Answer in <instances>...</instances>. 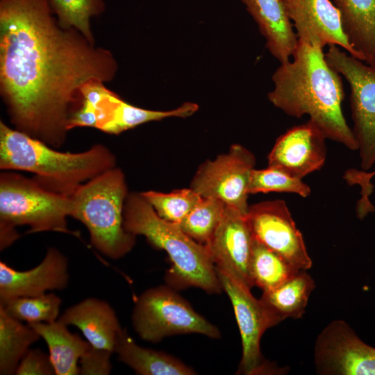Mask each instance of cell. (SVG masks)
I'll return each mask as SVG.
<instances>
[{
	"instance_id": "cell-7",
	"label": "cell",
	"mask_w": 375,
	"mask_h": 375,
	"mask_svg": "<svg viewBox=\"0 0 375 375\" xmlns=\"http://www.w3.org/2000/svg\"><path fill=\"white\" fill-rule=\"evenodd\" d=\"M132 323L142 340L152 342L167 336L186 333L220 338L215 326L197 313L175 291L163 285L149 288L138 298Z\"/></svg>"
},
{
	"instance_id": "cell-8",
	"label": "cell",
	"mask_w": 375,
	"mask_h": 375,
	"mask_svg": "<svg viewBox=\"0 0 375 375\" xmlns=\"http://www.w3.org/2000/svg\"><path fill=\"white\" fill-rule=\"evenodd\" d=\"M324 55L329 66L349 83L351 130L360 167L368 171L375 165V66L363 63L336 45H329Z\"/></svg>"
},
{
	"instance_id": "cell-6",
	"label": "cell",
	"mask_w": 375,
	"mask_h": 375,
	"mask_svg": "<svg viewBox=\"0 0 375 375\" xmlns=\"http://www.w3.org/2000/svg\"><path fill=\"white\" fill-rule=\"evenodd\" d=\"M70 197L51 192L32 178L10 170L0 174V248L12 244L19 235L15 228L26 225L28 233L53 231L79 238L67 227Z\"/></svg>"
},
{
	"instance_id": "cell-14",
	"label": "cell",
	"mask_w": 375,
	"mask_h": 375,
	"mask_svg": "<svg viewBox=\"0 0 375 375\" xmlns=\"http://www.w3.org/2000/svg\"><path fill=\"white\" fill-rule=\"evenodd\" d=\"M326 139L320 128L308 119L289 128L278 138L268 155V165L302 179L324 166Z\"/></svg>"
},
{
	"instance_id": "cell-16",
	"label": "cell",
	"mask_w": 375,
	"mask_h": 375,
	"mask_svg": "<svg viewBox=\"0 0 375 375\" xmlns=\"http://www.w3.org/2000/svg\"><path fill=\"white\" fill-rule=\"evenodd\" d=\"M67 258L50 247L35 267L18 271L0 262V304L20 297H35L47 290H64L69 283Z\"/></svg>"
},
{
	"instance_id": "cell-2",
	"label": "cell",
	"mask_w": 375,
	"mask_h": 375,
	"mask_svg": "<svg viewBox=\"0 0 375 375\" xmlns=\"http://www.w3.org/2000/svg\"><path fill=\"white\" fill-rule=\"evenodd\" d=\"M292 57L273 74L274 87L268 93L269 101L288 116L308 115L327 139L358 151L342 110L344 99L342 77L327 63L323 49L298 39Z\"/></svg>"
},
{
	"instance_id": "cell-17",
	"label": "cell",
	"mask_w": 375,
	"mask_h": 375,
	"mask_svg": "<svg viewBox=\"0 0 375 375\" xmlns=\"http://www.w3.org/2000/svg\"><path fill=\"white\" fill-rule=\"evenodd\" d=\"M58 320L67 326L78 327L92 347L115 353L122 328L108 302L87 298L68 308Z\"/></svg>"
},
{
	"instance_id": "cell-31",
	"label": "cell",
	"mask_w": 375,
	"mask_h": 375,
	"mask_svg": "<svg viewBox=\"0 0 375 375\" xmlns=\"http://www.w3.org/2000/svg\"><path fill=\"white\" fill-rule=\"evenodd\" d=\"M112 353L91 345L80 359L79 374L83 375L109 374L112 369L110 356Z\"/></svg>"
},
{
	"instance_id": "cell-24",
	"label": "cell",
	"mask_w": 375,
	"mask_h": 375,
	"mask_svg": "<svg viewBox=\"0 0 375 375\" xmlns=\"http://www.w3.org/2000/svg\"><path fill=\"white\" fill-rule=\"evenodd\" d=\"M40 338L33 327L12 317L0 306V374L15 373L30 346Z\"/></svg>"
},
{
	"instance_id": "cell-19",
	"label": "cell",
	"mask_w": 375,
	"mask_h": 375,
	"mask_svg": "<svg viewBox=\"0 0 375 375\" xmlns=\"http://www.w3.org/2000/svg\"><path fill=\"white\" fill-rule=\"evenodd\" d=\"M359 59L375 66V0H331Z\"/></svg>"
},
{
	"instance_id": "cell-13",
	"label": "cell",
	"mask_w": 375,
	"mask_h": 375,
	"mask_svg": "<svg viewBox=\"0 0 375 375\" xmlns=\"http://www.w3.org/2000/svg\"><path fill=\"white\" fill-rule=\"evenodd\" d=\"M253 242L247 214L226 206L222 219L206 246L215 269L234 276L251 288L254 286L250 270Z\"/></svg>"
},
{
	"instance_id": "cell-20",
	"label": "cell",
	"mask_w": 375,
	"mask_h": 375,
	"mask_svg": "<svg viewBox=\"0 0 375 375\" xmlns=\"http://www.w3.org/2000/svg\"><path fill=\"white\" fill-rule=\"evenodd\" d=\"M46 342L57 375L79 374L78 362L91 344L72 333L58 319L49 323L28 324Z\"/></svg>"
},
{
	"instance_id": "cell-26",
	"label": "cell",
	"mask_w": 375,
	"mask_h": 375,
	"mask_svg": "<svg viewBox=\"0 0 375 375\" xmlns=\"http://www.w3.org/2000/svg\"><path fill=\"white\" fill-rule=\"evenodd\" d=\"M60 27L74 28L94 43L90 19L105 10L104 0H48Z\"/></svg>"
},
{
	"instance_id": "cell-29",
	"label": "cell",
	"mask_w": 375,
	"mask_h": 375,
	"mask_svg": "<svg viewBox=\"0 0 375 375\" xmlns=\"http://www.w3.org/2000/svg\"><path fill=\"white\" fill-rule=\"evenodd\" d=\"M142 196L164 220L179 224L199 203L202 197L191 188L170 193L156 191L141 192Z\"/></svg>"
},
{
	"instance_id": "cell-4",
	"label": "cell",
	"mask_w": 375,
	"mask_h": 375,
	"mask_svg": "<svg viewBox=\"0 0 375 375\" xmlns=\"http://www.w3.org/2000/svg\"><path fill=\"white\" fill-rule=\"evenodd\" d=\"M124 227L144 235L165 250L173 263L170 274L180 285L199 288L211 294L223 289L206 245L188 236L178 224L160 217L141 193L128 194L124 208Z\"/></svg>"
},
{
	"instance_id": "cell-12",
	"label": "cell",
	"mask_w": 375,
	"mask_h": 375,
	"mask_svg": "<svg viewBox=\"0 0 375 375\" xmlns=\"http://www.w3.org/2000/svg\"><path fill=\"white\" fill-rule=\"evenodd\" d=\"M314 362L322 375H375V348L345 321L336 319L317 337Z\"/></svg>"
},
{
	"instance_id": "cell-27",
	"label": "cell",
	"mask_w": 375,
	"mask_h": 375,
	"mask_svg": "<svg viewBox=\"0 0 375 375\" xmlns=\"http://www.w3.org/2000/svg\"><path fill=\"white\" fill-rule=\"evenodd\" d=\"M226 204L214 198H203L178 224L196 242L207 245L219 224Z\"/></svg>"
},
{
	"instance_id": "cell-25",
	"label": "cell",
	"mask_w": 375,
	"mask_h": 375,
	"mask_svg": "<svg viewBox=\"0 0 375 375\" xmlns=\"http://www.w3.org/2000/svg\"><path fill=\"white\" fill-rule=\"evenodd\" d=\"M250 270L253 285L262 291L281 285L299 271L282 256L256 240L253 242Z\"/></svg>"
},
{
	"instance_id": "cell-22",
	"label": "cell",
	"mask_w": 375,
	"mask_h": 375,
	"mask_svg": "<svg viewBox=\"0 0 375 375\" xmlns=\"http://www.w3.org/2000/svg\"><path fill=\"white\" fill-rule=\"evenodd\" d=\"M315 288L306 270H299L281 285L262 291L260 300L278 324L287 318H301Z\"/></svg>"
},
{
	"instance_id": "cell-9",
	"label": "cell",
	"mask_w": 375,
	"mask_h": 375,
	"mask_svg": "<svg viewBox=\"0 0 375 375\" xmlns=\"http://www.w3.org/2000/svg\"><path fill=\"white\" fill-rule=\"evenodd\" d=\"M215 269L232 303L241 335L242 355L238 372L247 375L278 374L276 367L266 362L260 351L263 333L276 322L244 283L226 272Z\"/></svg>"
},
{
	"instance_id": "cell-18",
	"label": "cell",
	"mask_w": 375,
	"mask_h": 375,
	"mask_svg": "<svg viewBox=\"0 0 375 375\" xmlns=\"http://www.w3.org/2000/svg\"><path fill=\"white\" fill-rule=\"evenodd\" d=\"M266 40L270 53L281 63L290 60L298 43L292 23L281 0H242Z\"/></svg>"
},
{
	"instance_id": "cell-5",
	"label": "cell",
	"mask_w": 375,
	"mask_h": 375,
	"mask_svg": "<svg viewBox=\"0 0 375 375\" xmlns=\"http://www.w3.org/2000/svg\"><path fill=\"white\" fill-rule=\"evenodd\" d=\"M128 194L123 172L113 167L82 184L70 196V217L85 225L92 246L112 259L125 256L135 243V235L124 227Z\"/></svg>"
},
{
	"instance_id": "cell-10",
	"label": "cell",
	"mask_w": 375,
	"mask_h": 375,
	"mask_svg": "<svg viewBox=\"0 0 375 375\" xmlns=\"http://www.w3.org/2000/svg\"><path fill=\"white\" fill-rule=\"evenodd\" d=\"M255 165L251 151L240 144H233L227 153L201 165L190 188L203 198L221 200L247 214L248 188Z\"/></svg>"
},
{
	"instance_id": "cell-23",
	"label": "cell",
	"mask_w": 375,
	"mask_h": 375,
	"mask_svg": "<svg viewBox=\"0 0 375 375\" xmlns=\"http://www.w3.org/2000/svg\"><path fill=\"white\" fill-rule=\"evenodd\" d=\"M198 110L196 103L187 102L171 110H151L134 106L113 93L106 104V118L98 129L118 135L140 124L167 117H186Z\"/></svg>"
},
{
	"instance_id": "cell-28",
	"label": "cell",
	"mask_w": 375,
	"mask_h": 375,
	"mask_svg": "<svg viewBox=\"0 0 375 375\" xmlns=\"http://www.w3.org/2000/svg\"><path fill=\"white\" fill-rule=\"evenodd\" d=\"M61 299L53 293L35 297H20L0 304L12 317L31 323H49L56 320Z\"/></svg>"
},
{
	"instance_id": "cell-3",
	"label": "cell",
	"mask_w": 375,
	"mask_h": 375,
	"mask_svg": "<svg viewBox=\"0 0 375 375\" xmlns=\"http://www.w3.org/2000/svg\"><path fill=\"white\" fill-rule=\"evenodd\" d=\"M115 164V155L103 144L79 153L62 152L0 122V169L33 173V179L51 192L70 197Z\"/></svg>"
},
{
	"instance_id": "cell-33",
	"label": "cell",
	"mask_w": 375,
	"mask_h": 375,
	"mask_svg": "<svg viewBox=\"0 0 375 375\" xmlns=\"http://www.w3.org/2000/svg\"><path fill=\"white\" fill-rule=\"evenodd\" d=\"M362 173H363L364 174H365L366 176H371L375 174V172H373V173H367V172H362Z\"/></svg>"
},
{
	"instance_id": "cell-11",
	"label": "cell",
	"mask_w": 375,
	"mask_h": 375,
	"mask_svg": "<svg viewBox=\"0 0 375 375\" xmlns=\"http://www.w3.org/2000/svg\"><path fill=\"white\" fill-rule=\"evenodd\" d=\"M247 221L254 240L299 270L312 265L301 231L285 201H265L249 206Z\"/></svg>"
},
{
	"instance_id": "cell-15",
	"label": "cell",
	"mask_w": 375,
	"mask_h": 375,
	"mask_svg": "<svg viewBox=\"0 0 375 375\" xmlns=\"http://www.w3.org/2000/svg\"><path fill=\"white\" fill-rule=\"evenodd\" d=\"M281 1L299 40L322 49L326 45H336L359 59L343 32L339 11L331 0Z\"/></svg>"
},
{
	"instance_id": "cell-30",
	"label": "cell",
	"mask_w": 375,
	"mask_h": 375,
	"mask_svg": "<svg viewBox=\"0 0 375 375\" xmlns=\"http://www.w3.org/2000/svg\"><path fill=\"white\" fill-rule=\"evenodd\" d=\"M271 192L292 193L306 198L311 194V189L302 179L276 167L268 165L265 169H254L250 178L249 194Z\"/></svg>"
},
{
	"instance_id": "cell-21",
	"label": "cell",
	"mask_w": 375,
	"mask_h": 375,
	"mask_svg": "<svg viewBox=\"0 0 375 375\" xmlns=\"http://www.w3.org/2000/svg\"><path fill=\"white\" fill-rule=\"evenodd\" d=\"M115 353L137 374L142 375H192L195 372L176 358L164 352L138 345L122 329L117 341Z\"/></svg>"
},
{
	"instance_id": "cell-1",
	"label": "cell",
	"mask_w": 375,
	"mask_h": 375,
	"mask_svg": "<svg viewBox=\"0 0 375 375\" xmlns=\"http://www.w3.org/2000/svg\"><path fill=\"white\" fill-rule=\"evenodd\" d=\"M117 69L108 49L60 26L48 0H0V92L15 129L61 147L81 88Z\"/></svg>"
},
{
	"instance_id": "cell-32",
	"label": "cell",
	"mask_w": 375,
	"mask_h": 375,
	"mask_svg": "<svg viewBox=\"0 0 375 375\" xmlns=\"http://www.w3.org/2000/svg\"><path fill=\"white\" fill-rule=\"evenodd\" d=\"M18 375L56 374L50 357L40 349H29L15 373Z\"/></svg>"
}]
</instances>
